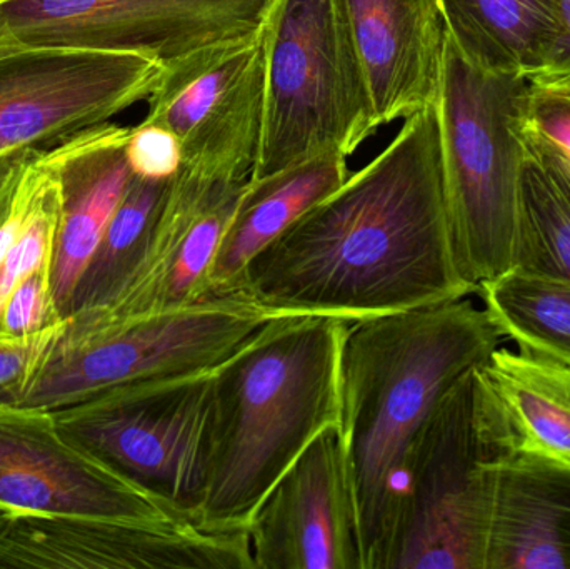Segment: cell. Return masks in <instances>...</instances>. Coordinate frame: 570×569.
<instances>
[{"instance_id":"obj_20","label":"cell","mask_w":570,"mask_h":569,"mask_svg":"<svg viewBox=\"0 0 570 569\" xmlns=\"http://www.w3.org/2000/svg\"><path fill=\"white\" fill-rule=\"evenodd\" d=\"M478 376L498 414L509 454L570 467V370L499 346Z\"/></svg>"},{"instance_id":"obj_3","label":"cell","mask_w":570,"mask_h":569,"mask_svg":"<svg viewBox=\"0 0 570 569\" xmlns=\"http://www.w3.org/2000/svg\"><path fill=\"white\" fill-rule=\"evenodd\" d=\"M347 321L277 316L214 371L196 524L246 531L285 471L325 431L341 433Z\"/></svg>"},{"instance_id":"obj_25","label":"cell","mask_w":570,"mask_h":569,"mask_svg":"<svg viewBox=\"0 0 570 569\" xmlns=\"http://www.w3.org/2000/svg\"><path fill=\"white\" fill-rule=\"evenodd\" d=\"M46 177L33 200L32 209L12 249L0 266V311L17 283L33 271L52 263L53 243L60 213V186L56 170L47 160Z\"/></svg>"},{"instance_id":"obj_13","label":"cell","mask_w":570,"mask_h":569,"mask_svg":"<svg viewBox=\"0 0 570 569\" xmlns=\"http://www.w3.org/2000/svg\"><path fill=\"white\" fill-rule=\"evenodd\" d=\"M9 568L256 569L246 531L39 514H13L0 534V569Z\"/></svg>"},{"instance_id":"obj_2","label":"cell","mask_w":570,"mask_h":569,"mask_svg":"<svg viewBox=\"0 0 570 569\" xmlns=\"http://www.w3.org/2000/svg\"><path fill=\"white\" fill-rule=\"evenodd\" d=\"M504 340L468 297L348 324L341 353V440L364 569L394 528L405 463L439 401Z\"/></svg>"},{"instance_id":"obj_28","label":"cell","mask_w":570,"mask_h":569,"mask_svg":"<svg viewBox=\"0 0 570 569\" xmlns=\"http://www.w3.org/2000/svg\"><path fill=\"white\" fill-rule=\"evenodd\" d=\"M46 149H33L0 187V266L19 237L47 173Z\"/></svg>"},{"instance_id":"obj_10","label":"cell","mask_w":570,"mask_h":569,"mask_svg":"<svg viewBox=\"0 0 570 569\" xmlns=\"http://www.w3.org/2000/svg\"><path fill=\"white\" fill-rule=\"evenodd\" d=\"M146 119L176 134L180 169L247 183L259 159L266 109L263 32L169 63L146 100Z\"/></svg>"},{"instance_id":"obj_1","label":"cell","mask_w":570,"mask_h":569,"mask_svg":"<svg viewBox=\"0 0 570 569\" xmlns=\"http://www.w3.org/2000/svg\"><path fill=\"white\" fill-rule=\"evenodd\" d=\"M237 290L273 316L347 323L474 293L449 234L438 106L264 247Z\"/></svg>"},{"instance_id":"obj_29","label":"cell","mask_w":570,"mask_h":569,"mask_svg":"<svg viewBox=\"0 0 570 569\" xmlns=\"http://www.w3.org/2000/svg\"><path fill=\"white\" fill-rule=\"evenodd\" d=\"M126 154L134 176L144 179H173L183 167V149L176 134L149 120L132 127Z\"/></svg>"},{"instance_id":"obj_7","label":"cell","mask_w":570,"mask_h":569,"mask_svg":"<svg viewBox=\"0 0 570 569\" xmlns=\"http://www.w3.org/2000/svg\"><path fill=\"white\" fill-rule=\"evenodd\" d=\"M266 109L250 179L321 154L352 156L379 129L338 0H276L263 29Z\"/></svg>"},{"instance_id":"obj_33","label":"cell","mask_w":570,"mask_h":569,"mask_svg":"<svg viewBox=\"0 0 570 569\" xmlns=\"http://www.w3.org/2000/svg\"><path fill=\"white\" fill-rule=\"evenodd\" d=\"M12 517H13V513H10V511L3 510V508H0V534L3 533V530H6L7 523H9V520Z\"/></svg>"},{"instance_id":"obj_21","label":"cell","mask_w":570,"mask_h":569,"mask_svg":"<svg viewBox=\"0 0 570 569\" xmlns=\"http://www.w3.org/2000/svg\"><path fill=\"white\" fill-rule=\"evenodd\" d=\"M448 36L461 56L485 72L532 80L556 39L552 0H439Z\"/></svg>"},{"instance_id":"obj_18","label":"cell","mask_w":570,"mask_h":569,"mask_svg":"<svg viewBox=\"0 0 570 569\" xmlns=\"http://www.w3.org/2000/svg\"><path fill=\"white\" fill-rule=\"evenodd\" d=\"M485 569H570V467L531 454L498 464Z\"/></svg>"},{"instance_id":"obj_23","label":"cell","mask_w":570,"mask_h":569,"mask_svg":"<svg viewBox=\"0 0 570 569\" xmlns=\"http://www.w3.org/2000/svg\"><path fill=\"white\" fill-rule=\"evenodd\" d=\"M512 269L570 284V177L528 130Z\"/></svg>"},{"instance_id":"obj_24","label":"cell","mask_w":570,"mask_h":569,"mask_svg":"<svg viewBox=\"0 0 570 569\" xmlns=\"http://www.w3.org/2000/svg\"><path fill=\"white\" fill-rule=\"evenodd\" d=\"M484 310L519 351L570 370V284L511 269L479 286Z\"/></svg>"},{"instance_id":"obj_4","label":"cell","mask_w":570,"mask_h":569,"mask_svg":"<svg viewBox=\"0 0 570 569\" xmlns=\"http://www.w3.org/2000/svg\"><path fill=\"white\" fill-rule=\"evenodd\" d=\"M529 80L469 63L448 36L439 89L442 177L455 264L479 286L512 269Z\"/></svg>"},{"instance_id":"obj_27","label":"cell","mask_w":570,"mask_h":569,"mask_svg":"<svg viewBox=\"0 0 570 569\" xmlns=\"http://www.w3.org/2000/svg\"><path fill=\"white\" fill-rule=\"evenodd\" d=\"M63 317L53 297L50 264L23 277L0 311V334L26 337L59 326Z\"/></svg>"},{"instance_id":"obj_19","label":"cell","mask_w":570,"mask_h":569,"mask_svg":"<svg viewBox=\"0 0 570 569\" xmlns=\"http://www.w3.org/2000/svg\"><path fill=\"white\" fill-rule=\"evenodd\" d=\"M348 176L347 157L332 150L271 176L249 179L217 247L207 291L237 290L247 264Z\"/></svg>"},{"instance_id":"obj_11","label":"cell","mask_w":570,"mask_h":569,"mask_svg":"<svg viewBox=\"0 0 570 569\" xmlns=\"http://www.w3.org/2000/svg\"><path fill=\"white\" fill-rule=\"evenodd\" d=\"M166 66L132 52L33 47L0 53V156L49 149L149 99Z\"/></svg>"},{"instance_id":"obj_22","label":"cell","mask_w":570,"mask_h":569,"mask_svg":"<svg viewBox=\"0 0 570 569\" xmlns=\"http://www.w3.org/2000/svg\"><path fill=\"white\" fill-rule=\"evenodd\" d=\"M170 180L134 176L77 281L69 313L109 307L129 286L153 239Z\"/></svg>"},{"instance_id":"obj_17","label":"cell","mask_w":570,"mask_h":569,"mask_svg":"<svg viewBox=\"0 0 570 569\" xmlns=\"http://www.w3.org/2000/svg\"><path fill=\"white\" fill-rule=\"evenodd\" d=\"M130 130L132 127L100 124L46 149L60 186L50 277L63 320L77 281L132 179L126 154Z\"/></svg>"},{"instance_id":"obj_15","label":"cell","mask_w":570,"mask_h":569,"mask_svg":"<svg viewBox=\"0 0 570 569\" xmlns=\"http://www.w3.org/2000/svg\"><path fill=\"white\" fill-rule=\"evenodd\" d=\"M247 183L206 179L180 169L129 286L106 310L83 313L106 321L134 320L210 293L207 276Z\"/></svg>"},{"instance_id":"obj_9","label":"cell","mask_w":570,"mask_h":569,"mask_svg":"<svg viewBox=\"0 0 570 569\" xmlns=\"http://www.w3.org/2000/svg\"><path fill=\"white\" fill-rule=\"evenodd\" d=\"M276 0H0V53L132 52L164 66L259 36Z\"/></svg>"},{"instance_id":"obj_26","label":"cell","mask_w":570,"mask_h":569,"mask_svg":"<svg viewBox=\"0 0 570 569\" xmlns=\"http://www.w3.org/2000/svg\"><path fill=\"white\" fill-rule=\"evenodd\" d=\"M525 130L570 177V82H529Z\"/></svg>"},{"instance_id":"obj_14","label":"cell","mask_w":570,"mask_h":569,"mask_svg":"<svg viewBox=\"0 0 570 569\" xmlns=\"http://www.w3.org/2000/svg\"><path fill=\"white\" fill-rule=\"evenodd\" d=\"M256 569H364L344 444L325 431L285 471L249 528Z\"/></svg>"},{"instance_id":"obj_32","label":"cell","mask_w":570,"mask_h":569,"mask_svg":"<svg viewBox=\"0 0 570 569\" xmlns=\"http://www.w3.org/2000/svg\"><path fill=\"white\" fill-rule=\"evenodd\" d=\"M33 149L19 150V153H10L6 154V156H0V187L6 184V180L9 179L10 174L17 169L20 163L32 153Z\"/></svg>"},{"instance_id":"obj_31","label":"cell","mask_w":570,"mask_h":569,"mask_svg":"<svg viewBox=\"0 0 570 569\" xmlns=\"http://www.w3.org/2000/svg\"><path fill=\"white\" fill-rule=\"evenodd\" d=\"M556 13V39L544 69L529 82H570V0H552Z\"/></svg>"},{"instance_id":"obj_5","label":"cell","mask_w":570,"mask_h":569,"mask_svg":"<svg viewBox=\"0 0 570 569\" xmlns=\"http://www.w3.org/2000/svg\"><path fill=\"white\" fill-rule=\"evenodd\" d=\"M273 317L243 290L210 291L134 320L70 314L33 370L0 390V401L57 411L119 384L214 370Z\"/></svg>"},{"instance_id":"obj_30","label":"cell","mask_w":570,"mask_h":569,"mask_svg":"<svg viewBox=\"0 0 570 569\" xmlns=\"http://www.w3.org/2000/svg\"><path fill=\"white\" fill-rule=\"evenodd\" d=\"M60 324L33 336L7 337L0 334V390L17 383L33 370Z\"/></svg>"},{"instance_id":"obj_6","label":"cell","mask_w":570,"mask_h":569,"mask_svg":"<svg viewBox=\"0 0 570 569\" xmlns=\"http://www.w3.org/2000/svg\"><path fill=\"white\" fill-rule=\"evenodd\" d=\"M508 457L474 367L412 444L397 518L374 569H485L498 464Z\"/></svg>"},{"instance_id":"obj_12","label":"cell","mask_w":570,"mask_h":569,"mask_svg":"<svg viewBox=\"0 0 570 569\" xmlns=\"http://www.w3.org/2000/svg\"><path fill=\"white\" fill-rule=\"evenodd\" d=\"M0 508L13 514L134 523L190 521L70 443L57 428L53 411L2 401Z\"/></svg>"},{"instance_id":"obj_8","label":"cell","mask_w":570,"mask_h":569,"mask_svg":"<svg viewBox=\"0 0 570 569\" xmlns=\"http://www.w3.org/2000/svg\"><path fill=\"white\" fill-rule=\"evenodd\" d=\"M214 371L119 384L53 418L70 443L196 523Z\"/></svg>"},{"instance_id":"obj_16","label":"cell","mask_w":570,"mask_h":569,"mask_svg":"<svg viewBox=\"0 0 570 569\" xmlns=\"http://www.w3.org/2000/svg\"><path fill=\"white\" fill-rule=\"evenodd\" d=\"M379 127L438 102L448 27L439 0H338Z\"/></svg>"}]
</instances>
